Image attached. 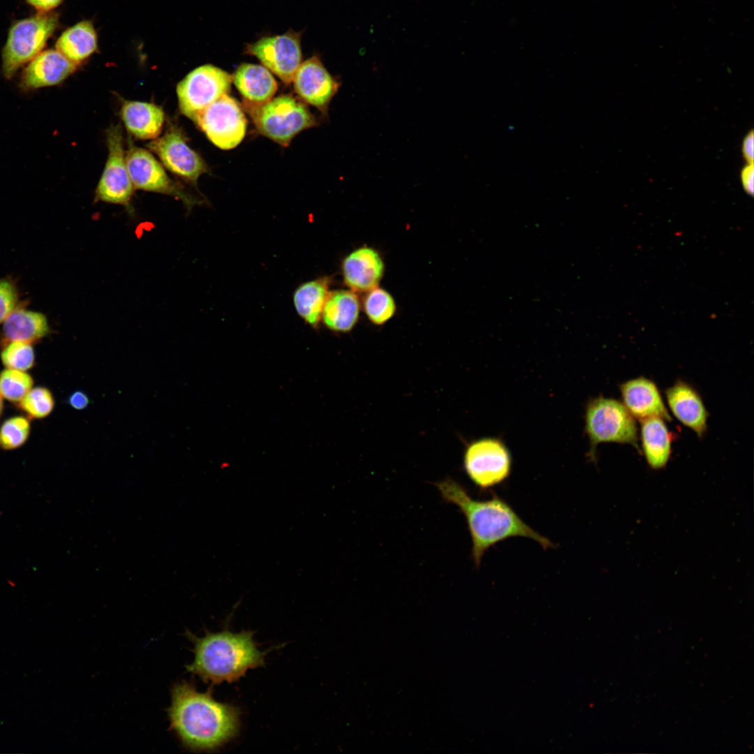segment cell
Instances as JSON below:
<instances>
[{"instance_id": "obj_1", "label": "cell", "mask_w": 754, "mask_h": 754, "mask_svg": "<svg viewBox=\"0 0 754 754\" xmlns=\"http://www.w3.org/2000/svg\"><path fill=\"white\" fill-rule=\"evenodd\" d=\"M170 730L182 745L192 751H212L238 732L239 711L216 701L211 692L201 693L189 682L175 683L168 709Z\"/></svg>"}, {"instance_id": "obj_2", "label": "cell", "mask_w": 754, "mask_h": 754, "mask_svg": "<svg viewBox=\"0 0 754 754\" xmlns=\"http://www.w3.org/2000/svg\"><path fill=\"white\" fill-rule=\"evenodd\" d=\"M442 498L455 505L464 515L472 540L471 555L475 566H480L488 549L505 540L515 537L532 539L544 549L554 544L529 526L512 506L497 495L487 500L473 498L454 480L447 478L436 482Z\"/></svg>"}, {"instance_id": "obj_3", "label": "cell", "mask_w": 754, "mask_h": 754, "mask_svg": "<svg viewBox=\"0 0 754 754\" xmlns=\"http://www.w3.org/2000/svg\"><path fill=\"white\" fill-rule=\"evenodd\" d=\"M187 637L194 644V659L186 670L205 683L236 681L249 669L265 664V653L258 649L251 631L207 632L202 637L187 632Z\"/></svg>"}, {"instance_id": "obj_4", "label": "cell", "mask_w": 754, "mask_h": 754, "mask_svg": "<svg viewBox=\"0 0 754 754\" xmlns=\"http://www.w3.org/2000/svg\"><path fill=\"white\" fill-rule=\"evenodd\" d=\"M244 108L260 134L283 147L302 131L318 124L304 103L290 94L259 105L244 102Z\"/></svg>"}, {"instance_id": "obj_5", "label": "cell", "mask_w": 754, "mask_h": 754, "mask_svg": "<svg viewBox=\"0 0 754 754\" xmlns=\"http://www.w3.org/2000/svg\"><path fill=\"white\" fill-rule=\"evenodd\" d=\"M584 420L593 459L597 445L603 443L629 444L638 448L635 420L618 400L603 397L591 399L586 407Z\"/></svg>"}, {"instance_id": "obj_6", "label": "cell", "mask_w": 754, "mask_h": 754, "mask_svg": "<svg viewBox=\"0 0 754 754\" xmlns=\"http://www.w3.org/2000/svg\"><path fill=\"white\" fill-rule=\"evenodd\" d=\"M58 23L56 13L39 12L12 24L2 50V71L6 78L42 52Z\"/></svg>"}, {"instance_id": "obj_7", "label": "cell", "mask_w": 754, "mask_h": 754, "mask_svg": "<svg viewBox=\"0 0 754 754\" xmlns=\"http://www.w3.org/2000/svg\"><path fill=\"white\" fill-rule=\"evenodd\" d=\"M512 456L505 443L493 437L471 443L464 454V470L473 483L489 489L506 480L512 470Z\"/></svg>"}, {"instance_id": "obj_8", "label": "cell", "mask_w": 754, "mask_h": 754, "mask_svg": "<svg viewBox=\"0 0 754 754\" xmlns=\"http://www.w3.org/2000/svg\"><path fill=\"white\" fill-rule=\"evenodd\" d=\"M232 82L231 75L212 64L195 68L177 86L181 112L194 121L205 108L229 93Z\"/></svg>"}, {"instance_id": "obj_9", "label": "cell", "mask_w": 754, "mask_h": 754, "mask_svg": "<svg viewBox=\"0 0 754 754\" xmlns=\"http://www.w3.org/2000/svg\"><path fill=\"white\" fill-rule=\"evenodd\" d=\"M108 156L104 170L95 191V201L124 206L132 213L131 201L133 193L126 163L122 129L112 124L106 131Z\"/></svg>"}, {"instance_id": "obj_10", "label": "cell", "mask_w": 754, "mask_h": 754, "mask_svg": "<svg viewBox=\"0 0 754 754\" xmlns=\"http://www.w3.org/2000/svg\"><path fill=\"white\" fill-rule=\"evenodd\" d=\"M194 122L222 149L237 147L244 139L247 120L238 102L228 94L205 108Z\"/></svg>"}, {"instance_id": "obj_11", "label": "cell", "mask_w": 754, "mask_h": 754, "mask_svg": "<svg viewBox=\"0 0 754 754\" xmlns=\"http://www.w3.org/2000/svg\"><path fill=\"white\" fill-rule=\"evenodd\" d=\"M125 158L134 188L172 196L181 200L188 210L202 203V200L172 181L161 164L147 150L131 143Z\"/></svg>"}, {"instance_id": "obj_12", "label": "cell", "mask_w": 754, "mask_h": 754, "mask_svg": "<svg viewBox=\"0 0 754 754\" xmlns=\"http://www.w3.org/2000/svg\"><path fill=\"white\" fill-rule=\"evenodd\" d=\"M300 37V32L291 29L281 35L263 37L247 44L245 53L256 57L263 66L288 84L302 64Z\"/></svg>"}, {"instance_id": "obj_13", "label": "cell", "mask_w": 754, "mask_h": 754, "mask_svg": "<svg viewBox=\"0 0 754 754\" xmlns=\"http://www.w3.org/2000/svg\"><path fill=\"white\" fill-rule=\"evenodd\" d=\"M147 147L168 170L193 184H196L199 177L208 170L205 161L188 146L184 135L177 128H170L162 136L148 143Z\"/></svg>"}, {"instance_id": "obj_14", "label": "cell", "mask_w": 754, "mask_h": 754, "mask_svg": "<svg viewBox=\"0 0 754 754\" xmlns=\"http://www.w3.org/2000/svg\"><path fill=\"white\" fill-rule=\"evenodd\" d=\"M292 82L298 96L323 114L327 113L330 102L340 86L317 56L302 62Z\"/></svg>"}, {"instance_id": "obj_15", "label": "cell", "mask_w": 754, "mask_h": 754, "mask_svg": "<svg viewBox=\"0 0 754 754\" xmlns=\"http://www.w3.org/2000/svg\"><path fill=\"white\" fill-rule=\"evenodd\" d=\"M344 283L355 293H367L378 286L385 263L378 251L364 246L348 253L341 263Z\"/></svg>"}, {"instance_id": "obj_16", "label": "cell", "mask_w": 754, "mask_h": 754, "mask_svg": "<svg viewBox=\"0 0 754 754\" xmlns=\"http://www.w3.org/2000/svg\"><path fill=\"white\" fill-rule=\"evenodd\" d=\"M620 392L623 404L634 418L671 420L657 385L650 379L640 376L625 381L620 385Z\"/></svg>"}, {"instance_id": "obj_17", "label": "cell", "mask_w": 754, "mask_h": 754, "mask_svg": "<svg viewBox=\"0 0 754 754\" xmlns=\"http://www.w3.org/2000/svg\"><path fill=\"white\" fill-rule=\"evenodd\" d=\"M77 67L56 49L42 51L24 68L21 84L27 89L57 85L73 73Z\"/></svg>"}, {"instance_id": "obj_18", "label": "cell", "mask_w": 754, "mask_h": 754, "mask_svg": "<svg viewBox=\"0 0 754 754\" xmlns=\"http://www.w3.org/2000/svg\"><path fill=\"white\" fill-rule=\"evenodd\" d=\"M665 397L677 419L702 437L707 431L709 414L697 390L679 380L666 390Z\"/></svg>"}, {"instance_id": "obj_19", "label": "cell", "mask_w": 754, "mask_h": 754, "mask_svg": "<svg viewBox=\"0 0 754 754\" xmlns=\"http://www.w3.org/2000/svg\"><path fill=\"white\" fill-rule=\"evenodd\" d=\"M232 79L244 102L250 104L267 102L277 90L276 80L263 65L243 63L235 70Z\"/></svg>"}, {"instance_id": "obj_20", "label": "cell", "mask_w": 754, "mask_h": 754, "mask_svg": "<svg viewBox=\"0 0 754 754\" xmlns=\"http://www.w3.org/2000/svg\"><path fill=\"white\" fill-rule=\"evenodd\" d=\"M121 117L128 131L142 140L158 138L165 119L164 112L161 107L135 101L123 102Z\"/></svg>"}, {"instance_id": "obj_21", "label": "cell", "mask_w": 754, "mask_h": 754, "mask_svg": "<svg viewBox=\"0 0 754 754\" xmlns=\"http://www.w3.org/2000/svg\"><path fill=\"white\" fill-rule=\"evenodd\" d=\"M360 307L356 293L350 290L331 291L324 304L321 320L332 331L348 332L357 324Z\"/></svg>"}, {"instance_id": "obj_22", "label": "cell", "mask_w": 754, "mask_h": 754, "mask_svg": "<svg viewBox=\"0 0 754 754\" xmlns=\"http://www.w3.org/2000/svg\"><path fill=\"white\" fill-rule=\"evenodd\" d=\"M1 325L2 343L20 341L33 343L50 333L45 315L24 307H16Z\"/></svg>"}, {"instance_id": "obj_23", "label": "cell", "mask_w": 754, "mask_h": 754, "mask_svg": "<svg viewBox=\"0 0 754 754\" xmlns=\"http://www.w3.org/2000/svg\"><path fill=\"white\" fill-rule=\"evenodd\" d=\"M665 421L656 417L640 421L642 452L653 469L665 467L671 455L672 436Z\"/></svg>"}, {"instance_id": "obj_24", "label": "cell", "mask_w": 754, "mask_h": 754, "mask_svg": "<svg viewBox=\"0 0 754 754\" xmlns=\"http://www.w3.org/2000/svg\"><path fill=\"white\" fill-rule=\"evenodd\" d=\"M330 279L317 278L300 284L294 291L293 301L299 316L316 328L321 321L324 304L330 293Z\"/></svg>"}, {"instance_id": "obj_25", "label": "cell", "mask_w": 754, "mask_h": 754, "mask_svg": "<svg viewBox=\"0 0 754 754\" xmlns=\"http://www.w3.org/2000/svg\"><path fill=\"white\" fill-rule=\"evenodd\" d=\"M56 50L68 59L78 64L97 48V36L92 23L84 20L67 29L57 39Z\"/></svg>"}, {"instance_id": "obj_26", "label": "cell", "mask_w": 754, "mask_h": 754, "mask_svg": "<svg viewBox=\"0 0 754 754\" xmlns=\"http://www.w3.org/2000/svg\"><path fill=\"white\" fill-rule=\"evenodd\" d=\"M396 309L395 300L386 290L377 286L366 293L363 310L373 324H385L394 316Z\"/></svg>"}, {"instance_id": "obj_27", "label": "cell", "mask_w": 754, "mask_h": 754, "mask_svg": "<svg viewBox=\"0 0 754 754\" xmlns=\"http://www.w3.org/2000/svg\"><path fill=\"white\" fill-rule=\"evenodd\" d=\"M0 359L5 368L27 371L34 367L36 362L33 343L20 341L3 342Z\"/></svg>"}, {"instance_id": "obj_28", "label": "cell", "mask_w": 754, "mask_h": 754, "mask_svg": "<svg viewBox=\"0 0 754 754\" xmlns=\"http://www.w3.org/2000/svg\"><path fill=\"white\" fill-rule=\"evenodd\" d=\"M34 387L27 371L5 368L0 372V393L7 401L18 404Z\"/></svg>"}, {"instance_id": "obj_29", "label": "cell", "mask_w": 754, "mask_h": 754, "mask_svg": "<svg viewBox=\"0 0 754 754\" xmlns=\"http://www.w3.org/2000/svg\"><path fill=\"white\" fill-rule=\"evenodd\" d=\"M17 405L29 418L43 419L53 411L55 401L48 388L38 386L33 387Z\"/></svg>"}, {"instance_id": "obj_30", "label": "cell", "mask_w": 754, "mask_h": 754, "mask_svg": "<svg viewBox=\"0 0 754 754\" xmlns=\"http://www.w3.org/2000/svg\"><path fill=\"white\" fill-rule=\"evenodd\" d=\"M30 431L27 417L17 415L8 418L0 427V448L5 450L20 448L28 440Z\"/></svg>"}, {"instance_id": "obj_31", "label": "cell", "mask_w": 754, "mask_h": 754, "mask_svg": "<svg viewBox=\"0 0 754 754\" xmlns=\"http://www.w3.org/2000/svg\"><path fill=\"white\" fill-rule=\"evenodd\" d=\"M19 292L15 282L9 278L0 279V325L17 307Z\"/></svg>"}, {"instance_id": "obj_32", "label": "cell", "mask_w": 754, "mask_h": 754, "mask_svg": "<svg viewBox=\"0 0 754 754\" xmlns=\"http://www.w3.org/2000/svg\"><path fill=\"white\" fill-rule=\"evenodd\" d=\"M741 182L744 190L752 195L754 191V168L753 163H747L741 170L740 174Z\"/></svg>"}, {"instance_id": "obj_33", "label": "cell", "mask_w": 754, "mask_h": 754, "mask_svg": "<svg viewBox=\"0 0 754 754\" xmlns=\"http://www.w3.org/2000/svg\"><path fill=\"white\" fill-rule=\"evenodd\" d=\"M753 132L750 131L744 138L741 145L742 155L747 163H753L754 158V137Z\"/></svg>"}, {"instance_id": "obj_34", "label": "cell", "mask_w": 754, "mask_h": 754, "mask_svg": "<svg viewBox=\"0 0 754 754\" xmlns=\"http://www.w3.org/2000/svg\"><path fill=\"white\" fill-rule=\"evenodd\" d=\"M69 405L76 410H83L89 404L88 396L81 390H77L71 394L68 399Z\"/></svg>"}, {"instance_id": "obj_35", "label": "cell", "mask_w": 754, "mask_h": 754, "mask_svg": "<svg viewBox=\"0 0 754 754\" xmlns=\"http://www.w3.org/2000/svg\"><path fill=\"white\" fill-rule=\"evenodd\" d=\"M63 0H27V2L39 12H50L62 3Z\"/></svg>"}, {"instance_id": "obj_36", "label": "cell", "mask_w": 754, "mask_h": 754, "mask_svg": "<svg viewBox=\"0 0 754 754\" xmlns=\"http://www.w3.org/2000/svg\"><path fill=\"white\" fill-rule=\"evenodd\" d=\"M3 399H4L3 397H2L1 394L0 393V417H1V415H2V413H3V407H4Z\"/></svg>"}]
</instances>
